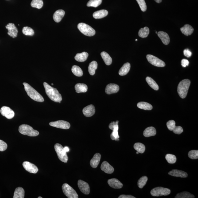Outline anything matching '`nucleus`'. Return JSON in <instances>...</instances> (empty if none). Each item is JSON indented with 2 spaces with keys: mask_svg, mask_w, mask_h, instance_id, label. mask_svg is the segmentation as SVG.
<instances>
[{
  "mask_svg": "<svg viewBox=\"0 0 198 198\" xmlns=\"http://www.w3.org/2000/svg\"><path fill=\"white\" fill-rule=\"evenodd\" d=\"M157 35L165 45H167L169 44L170 41V37L167 33L160 31L157 33Z\"/></svg>",
  "mask_w": 198,
  "mask_h": 198,
  "instance_id": "nucleus-20",
  "label": "nucleus"
},
{
  "mask_svg": "<svg viewBox=\"0 0 198 198\" xmlns=\"http://www.w3.org/2000/svg\"><path fill=\"white\" fill-rule=\"evenodd\" d=\"M101 159V155L99 153H96L91 160H90V164L92 167L96 168L100 163Z\"/></svg>",
  "mask_w": 198,
  "mask_h": 198,
  "instance_id": "nucleus-21",
  "label": "nucleus"
},
{
  "mask_svg": "<svg viewBox=\"0 0 198 198\" xmlns=\"http://www.w3.org/2000/svg\"><path fill=\"white\" fill-rule=\"evenodd\" d=\"M139 153L137 151V154H139Z\"/></svg>",
  "mask_w": 198,
  "mask_h": 198,
  "instance_id": "nucleus-54",
  "label": "nucleus"
},
{
  "mask_svg": "<svg viewBox=\"0 0 198 198\" xmlns=\"http://www.w3.org/2000/svg\"><path fill=\"white\" fill-rule=\"evenodd\" d=\"M173 131L175 134H180L183 132V128L180 126H176L173 129Z\"/></svg>",
  "mask_w": 198,
  "mask_h": 198,
  "instance_id": "nucleus-48",
  "label": "nucleus"
},
{
  "mask_svg": "<svg viewBox=\"0 0 198 198\" xmlns=\"http://www.w3.org/2000/svg\"><path fill=\"white\" fill-rule=\"evenodd\" d=\"M119 121H116V122L114 121L112 122L109 125V127L110 130H113L111 135H110V138L112 140H115L117 141H119V140L120 137L118 134V126Z\"/></svg>",
  "mask_w": 198,
  "mask_h": 198,
  "instance_id": "nucleus-9",
  "label": "nucleus"
},
{
  "mask_svg": "<svg viewBox=\"0 0 198 198\" xmlns=\"http://www.w3.org/2000/svg\"><path fill=\"white\" fill-rule=\"evenodd\" d=\"M169 174L175 177L183 178L187 177L188 176L187 173L186 172L177 170H172L169 172Z\"/></svg>",
  "mask_w": 198,
  "mask_h": 198,
  "instance_id": "nucleus-22",
  "label": "nucleus"
},
{
  "mask_svg": "<svg viewBox=\"0 0 198 198\" xmlns=\"http://www.w3.org/2000/svg\"><path fill=\"white\" fill-rule=\"evenodd\" d=\"M188 156L190 159H197L198 158V150H192L189 152Z\"/></svg>",
  "mask_w": 198,
  "mask_h": 198,
  "instance_id": "nucleus-45",
  "label": "nucleus"
},
{
  "mask_svg": "<svg viewBox=\"0 0 198 198\" xmlns=\"http://www.w3.org/2000/svg\"><path fill=\"white\" fill-rule=\"evenodd\" d=\"M1 114L8 119H12L14 116V112L11 108L8 107H3L0 110Z\"/></svg>",
  "mask_w": 198,
  "mask_h": 198,
  "instance_id": "nucleus-12",
  "label": "nucleus"
},
{
  "mask_svg": "<svg viewBox=\"0 0 198 198\" xmlns=\"http://www.w3.org/2000/svg\"><path fill=\"white\" fill-rule=\"evenodd\" d=\"M49 125L52 127L66 130L69 129L71 127V125L69 123L64 120H58L57 121L51 122L50 123Z\"/></svg>",
  "mask_w": 198,
  "mask_h": 198,
  "instance_id": "nucleus-11",
  "label": "nucleus"
},
{
  "mask_svg": "<svg viewBox=\"0 0 198 198\" xmlns=\"http://www.w3.org/2000/svg\"><path fill=\"white\" fill-rule=\"evenodd\" d=\"M143 135L146 137H149L155 136L156 131L155 128L150 127L147 128L143 131Z\"/></svg>",
  "mask_w": 198,
  "mask_h": 198,
  "instance_id": "nucleus-26",
  "label": "nucleus"
},
{
  "mask_svg": "<svg viewBox=\"0 0 198 198\" xmlns=\"http://www.w3.org/2000/svg\"><path fill=\"white\" fill-rule=\"evenodd\" d=\"M54 149L56 152L57 156L59 159L61 161L65 163H67L68 161V157L64 149V147L59 143H56L54 145Z\"/></svg>",
  "mask_w": 198,
  "mask_h": 198,
  "instance_id": "nucleus-5",
  "label": "nucleus"
},
{
  "mask_svg": "<svg viewBox=\"0 0 198 198\" xmlns=\"http://www.w3.org/2000/svg\"><path fill=\"white\" fill-rule=\"evenodd\" d=\"M166 159L169 163L174 164L176 162V158L174 155L168 154H166Z\"/></svg>",
  "mask_w": 198,
  "mask_h": 198,
  "instance_id": "nucleus-43",
  "label": "nucleus"
},
{
  "mask_svg": "<svg viewBox=\"0 0 198 198\" xmlns=\"http://www.w3.org/2000/svg\"><path fill=\"white\" fill-rule=\"evenodd\" d=\"M98 64L97 62L93 61L89 64L88 67V72L90 75H94L95 74V70L97 69Z\"/></svg>",
  "mask_w": 198,
  "mask_h": 198,
  "instance_id": "nucleus-33",
  "label": "nucleus"
},
{
  "mask_svg": "<svg viewBox=\"0 0 198 198\" xmlns=\"http://www.w3.org/2000/svg\"><path fill=\"white\" fill-rule=\"evenodd\" d=\"M18 131L21 134L30 137H36L39 134L38 131L34 130L32 127L27 124L20 126Z\"/></svg>",
  "mask_w": 198,
  "mask_h": 198,
  "instance_id": "nucleus-4",
  "label": "nucleus"
},
{
  "mask_svg": "<svg viewBox=\"0 0 198 198\" xmlns=\"http://www.w3.org/2000/svg\"><path fill=\"white\" fill-rule=\"evenodd\" d=\"M101 55L102 58L107 65H110L112 64V60L111 57L108 53L105 51H103L101 53Z\"/></svg>",
  "mask_w": 198,
  "mask_h": 198,
  "instance_id": "nucleus-31",
  "label": "nucleus"
},
{
  "mask_svg": "<svg viewBox=\"0 0 198 198\" xmlns=\"http://www.w3.org/2000/svg\"><path fill=\"white\" fill-rule=\"evenodd\" d=\"M24 169L30 173H36L38 171V167L35 164L28 161H24L22 164Z\"/></svg>",
  "mask_w": 198,
  "mask_h": 198,
  "instance_id": "nucleus-13",
  "label": "nucleus"
},
{
  "mask_svg": "<svg viewBox=\"0 0 198 198\" xmlns=\"http://www.w3.org/2000/svg\"><path fill=\"white\" fill-rule=\"evenodd\" d=\"M119 198H136L131 195H121L119 197Z\"/></svg>",
  "mask_w": 198,
  "mask_h": 198,
  "instance_id": "nucleus-51",
  "label": "nucleus"
},
{
  "mask_svg": "<svg viewBox=\"0 0 198 198\" xmlns=\"http://www.w3.org/2000/svg\"><path fill=\"white\" fill-rule=\"evenodd\" d=\"M136 41H137V39H136Z\"/></svg>",
  "mask_w": 198,
  "mask_h": 198,
  "instance_id": "nucleus-56",
  "label": "nucleus"
},
{
  "mask_svg": "<svg viewBox=\"0 0 198 198\" xmlns=\"http://www.w3.org/2000/svg\"><path fill=\"white\" fill-rule=\"evenodd\" d=\"M63 193L68 198H78V195L76 191L67 183H64L62 186Z\"/></svg>",
  "mask_w": 198,
  "mask_h": 198,
  "instance_id": "nucleus-7",
  "label": "nucleus"
},
{
  "mask_svg": "<svg viewBox=\"0 0 198 198\" xmlns=\"http://www.w3.org/2000/svg\"><path fill=\"white\" fill-rule=\"evenodd\" d=\"M101 169L103 171L108 174H111L114 171V169L112 166L106 161L103 162L102 164Z\"/></svg>",
  "mask_w": 198,
  "mask_h": 198,
  "instance_id": "nucleus-19",
  "label": "nucleus"
},
{
  "mask_svg": "<svg viewBox=\"0 0 198 198\" xmlns=\"http://www.w3.org/2000/svg\"><path fill=\"white\" fill-rule=\"evenodd\" d=\"M72 71L73 74L77 77H81L83 75L82 70L80 67L77 65H74L72 68Z\"/></svg>",
  "mask_w": 198,
  "mask_h": 198,
  "instance_id": "nucleus-36",
  "label": "nucleus"
},
{
  "mask_svg": "<svg viewBox=\"0 0 198 198\" xmlns=\"http://www.w3.org/2000/svg\"><path fill=\"white\" fill-rule=\"evenodd\" d=\"M134 147L139 153H143L145 150V146L141 143H136L134 145Z\"/></svg>",
  "mask_w": 198,
  "mask_h": 198,
  "instance_id": "nucleus-37",
  "label": "nucleus"
},
{
  "mask_svg": "<svg viewBox=\"0 0 198 198\" xmlns=\"http://www.w3.org/2000/svg\"><path fill=\"white\" fill-rule=\"evenodd\" d=\"M77 28L84 35L88 37H92L95 34V31L90 26L84 23H80L77 25Z\"/></svg>",
  "mask_w": 198,
  "mask_h": 198,
  "instance_id": "nucleus-6",
  "label": "nucleus"
},
{
  "mask_svg": "<svg viewBox=\"0 0 198 198\" xmlns=\"http://www.w3.org/2000/svg\"><path fill=\"white\" fill-rule=\"evenodd\" d=\"M78 187L80 191L85 194H88L90 192V187L88 183L81 180H78Z\"/></svg>",
  "mask_w": 198,
  "mask_h": 198,
  "instance_id": "nucleus-14",
  "label": "nucleus"
},
{
  "mask_svg": "<svg viewBox=\"0 0 198 198\" xmlns=\"http://www.w3.org/2000/svg\"><path fill=\"white\" fill-rule=\"evenodd\" d=\"M146 81L148 84L152 88L155 90H158L159 89V86L153 79L150 77H146Z\"/></svg>",
  "mask_w": 198,
  "mask_h": 198,
  "instance_id": "nucleus-32",
  "label": "nucleus"
},
{
  "mask_svg": "<svg viewBox=\"0 0 198 198\" xmlns=\"http://www.w3.org/2000/svg\"><path fill=\"white\" fill-rule=\"evenodd\" d=\"M65 12L62 10H57L54 14L53 18L56 22H59L64 17Z\"/></svg>",
  "mask_w": 198,
  "mask_h": 198,
  "instance_id": "nucleus-23",
  "label": "nucleus"
},
{
  "mask_svg": "<svg viewBox=\"0 0 198 198\" xmlns=\"http://www.w3.org/2000/svg\"><path fill=\"white\" fill-rule=\"evenodd\" d=\"M180 31L185 35L188 36L192 35L194 29L189 24H186L180 28Z\"/></svg>",
  "mask_w": 198,
  "mask_h": 198,
  "instance_id": "nucleus-25",
  "label": "nucleus"
},
{
  "mask_svg": "<svg viewBox=\"0 0 198 198\" xmlns=\"http://www.w3.org/2000/svg\"><path fill=\"white\" fill-rule=\"evenodd\" d=\"M52 84V85H53V84Z\"/></svg>",
  "mask_w": 198,
  "mask_h": 198,
  "instance_id": "nucleus-58",
  "label": "nucleus"
},
{
  "mask_svg": "<svg viewBox=\"0 0 198 198\" xmlns=\"http://www.w3.org/2000/svg\"><path fill=\"white\" fill-rule=\"evenodd\" d=\"M23 34L27 36H33L34 34V31L32 28L28 27H24L22 29Z\"/></svg>",
  "mask_w": 198,
  "mask_h": 198,
  "instance_id": "nucleus-42",
  "label": "nucleus"
},
{
  "mask_svg": "<svg viewBox=\"0 0 198 198\" xmlns=\"http://www.w3.org/2000/svg\"><path fill=\"white\" fill-rule=\"evenodd\" d=\"M75 89L77 93H86L87 91L88 87L86 84H77L75 86Z\"/></svg>",
  "mask_w": 198,
  "mask_h": 198,
  "instance_id": "nucleus-28",
  "label": "nucleus"
},
{
  "mask_svg": "<svg viewBox=\"0 0 198 198\" xmlns=\"http://www.w3.org/2000/svg\"><path fill=\"white\" fill-rule=\"evenodd\" d=\"M150 29L147 27H146L142 28L139 30L138 35L142 38H145L147 37L150 34Z\"/></svg>",
  "mask_w": 198,
  "mask_h": 198,
  "instance_id": "nucleus-35",
  "label": "nucleus"
},
{
  "mask_svg": "<svg viewBox=\"0 0 198 198\" xmlns=\"http://www.w3.org/2000/svg\"><path fill=\"white\" fill-rule=\"evenodd\" d=\"M88 56V53L84 52L81 53H78L75 56L74 58L76 61L80 62H83L87 60Z\"/></svg>",
  "mask_w": 198,
  "mask_h": 198,
  "instance_id": "nucleus-29",
  "label": "nucleus"
},
{
  "mask_svg": "<svg viewBox=\"0 0 198 198\" xmlns=\"http://www.w3.org/2000/svg\"><path fill=\"white\" fill-rule=\"evenodd\" d=\"M167 126L169 130L173 131L176 127V122L173 120H171L168 121L167 123Z\"/></svg>",
  "mask_w": 198,
  "mask_h": 198,
  "instance_id": "nucleus-46",
  "label": "nucleus"
},
{
  "mask_svg": "<svg viewBox=\"0 0 198 198\" xmlns=\"http://www.w3.org/2000/svg\"><path fill=\"white\" fill-rule=\"evenodd\" d=\"M190 81L188 79H184L179 83L178 86V94L182 98H186L190 84Z\"/></svg>",
  "mask_w": 198,
  "mask_h": 198,
  "instance_id": "nucleus-3",
  "label": "nucleus"
},
{
  "mask_svg": "<svg viewBox=\"0 0 198 198\" xmlns=\"http://www.w3.org/2000/svg\"><path fill=\"white\" fill-rule=\"evenodd\" d=\"M130 68L131 65L130 63L128 62L125 63L120 68L119 72V74L121 76L126 75L130 71Z\"/></svg>",
  "mask_w": 198,
  "mask_h": 198,
  "instance_id": "nucleus-27",
  "label": "nucleus"
},
{
  "mask_svg": "<svg viewBox=\"0 0 198 198\" xmlns=\"http://www.w3.org/2000/svg\"><path fill=\"white\" fill-rule=\"evenodd\" d=\"M136 1L139 4L141 11L143 12L147 10V6L145 0H136Z\"/></svg>",
  "mask_w": 198,
  "mask_h": 198,
  "instance_id": "nucleus-44",
  "label": "nucleus"
},
{
  "mask_svg": "<svg viewBox=\"0 0 198 198\" xmlns=\"http://www.w3.org/2000/svg\"><path fill=\"white\" fill-rule=\"evenodd\" d=\"M119 90V87L117 84H110L107 85L105 88V92L107 94L116 93Z\"/></svg>",
  "mask_w": 198,
  "mask_h": 198,
  "instance_id": "nucleus-16",
  "label": "nucleus"
},
{
  "mask_svg": "<svg viewBox=\"0 0 198 198\" xmlns=\"http://www.w3.org/2000/svg\"><path fill=\"white\" fill-rule=\"evenodd\" d=\"M31 6L33 8H36L38 9L41 8L44 5L42 0H32L31 4Z\"/></svg>",
  "mask_w": 198,
  "mask_h": 198,
  "instance_id": "nucleus-38",
  "label": "nucleus"
},
{
  "mask_svg": "<svg viewBox=\"0 0 198 198\" xmlns=\"http://www.w3.org/2000/svg\"><path fill=\"white\" fill-rule=\"evenodd\" d=\"M108 14V11L106 10H101L95 12L93 14V17L95 19H101L105 18Z\"/></svg>",
  "mask_w": 198,
  "mask_h": 198,
  "instance_id": "nucleus-24",
  "label": "nucleus"
},
{
  "mask_svg": "<svg viewBox=\"0 0 198 198\" xmlns=\"http://www.w3.org/2000/svg\"><path fill=\"white\" fill-rule=\"evenodd\" d=\"M195 197L188 192H184L178 194L175 197L176 198H193Z\"/></svg>",
  "mask_w": 198,
  "mask_h": 198,
  "instance_id": "nucleus-39",
  "label": "nucleus"
},
{
  "mask_svg": "<svg viewBox=\"0 0 198 198\" xmlns=\"http://www.w3.org/2000/svg\"><path fill=\"white\" fill-rule=\"evenodd\" d=\"M107 183L109 185L114 189H121L123 187V184L118 179L112 178L109 179Z\"/></svg>",
  "mask_w": 198,
  "mask_h": 198,
  "instance_id": "nucleus-18",
  "label": "nucleus"
},
{
  "mask_svg": "<svg viewBox=\"0 0 198 198\" xmlns=\"http://www.w3.org/2000/svg\"><path fill=\"white\" fill-rule=\"evenodd\" d=\"M44 86L46 94L49 98L55 102L61 103L62 97L57 89L51 86L46 82L44 83Z\"/></svg>",
  "mask_w": 198,
  "mask_h": 198,
  "instance_id": "nucleus-1",
  "label": "nucleus"
},
{
  "mask_svg": "<svg viewBox=\"0 0 198 198\" xmlns=\"http://www.w3.org/2000/svg\"><path fill=\"white\" fill-rule=\"evenodd\" d=\"M189 62L188 60L183 59L181 61V65L183 67H186L189 65Z\"/></svg>",
  "mask_w": 198,
  "mask_h": 198,
  "instance_id": "nucleus-50",
  "label": "nucleus"
},
{
  "mask_svg": "<svg viewBox=\"0 0 198 198\" xmlns=\"http://www.w3.org/2000/svg\"><path fill=\"white\" fill-rule=\"evenodd\" d=\"M24 88L28 95L33 100L38 102L42 103L44 101V98L31 86L27 83H23Z\"/></svg>",
  "mask_w": 198,
  "mask_h": 198,
  "instance_id": "nucleus-2",
  "label": "nucleus"
},
{
  "mask_svg": "<svg viewBox=\"0 0 198 198\" xmlns=\"http://www.w3.org/2000/svg\"><path fill=\"white\" fill-rule=\"evenodd\" d=\"M38 198H42V197H38Z\"/></svg>",
  "mask_w": 198,
  "mask_h": 198,
  "instance_id": "nucleus-55",
  "label": "nucleus"
},
{
  "mask_svg": "<svg viewBox=\"0 0 198 198\" xmlns=\"http://www.w3.org/2000/svg\"><path fill=\"white\" fill-rule=\"evenodd\" d=\"M137 107L138 108L145 110H151L153 107L151 104L145 102H140L137 104Z\"/></svg>",
  "mask_w": 198,
  "mask_h": 198,
  "instance_id": "nucleus-34",
  "label": "nucleus"
},
{
  "mask_svg": "<svg viewBox=\"0 0 198 198\" xmlns=\"http://www.w3.org/2000/svg\"><path fill=\"white\" fill-rule=\"evenodd\" d=\"M25 196V191L22 187L16 188L14 192L13 198H24Z\"/></svg>",
  "mask_w": 198,
  "mask_h": 198,
  "instance_id": "nucleus-30",
  "label": "nucleus"
},
{
  "mask_svg": "<svg viewBox=\"0 0 198 198\" xmlns=\"http://www.w3.org/2000/svg\"><path fill=\"white\" fill-rule=\"evenodd\" d=\"M154 1L158 4L162 2V0H154Z\"/></svg>",
  "mask_w": 198,
  "mask_h": 198,
  "instance_id": "nucleus-53",
  "label": "nucleus"
},
{
  "mask_svg": "<svg viewBox=\"0 0 198 198\" xmlns=\"http://www.w3.org/2000/svg\"><path fill=\"white\" fill-rule=\"evenodd\" d=\"M183 54H184L185 56L187 57H190L191 56L192 54V52L188 49L184 50V51H183Z\"/></svg>",
  "mask_w": 198,
  "mask_h": 198,
  "instance_id": "nucleus-49",
  "label": "nucleus"
},
{
  "mask_svg": "<svg viewBox=\"0 0 198 198\" xmlns=\"http://www.w3.org/2000/svg\"><path fill=\"white\" fill-rule=\"evenodd\" d=\"M103 0H90L87 3V6L88 7H93L97 8L100 6Z\"/></svg>",
  "mask_w": 198,
  "mask_h": 198,
  "instance_id": "nucleus-40",
  "label": "nucleus"
},
{
  "mask_svg": "<svg viewBox=\"0 0 198 198\" xmlns=\"http://www.w3.org/2000/svg\"><path fill=\"white\" fill-rule=\"evenodd\" d=\"M8 147V145L5 142L0 140V151H5Z\"/></svg>",
  "mask_w": 198,
  "mask_h": 198,
  "instance_id": "nucleus-47",
  "label": "nucleus"
},
{
  "mask_svg": "<svg viewBox=\"0 0 198 198\" xmlns=\"http://www.w3.org/2000/svg\"><path fill=\"white\" fill-rule=\"evenodd\" d=\"M146 58L150 64L156 67H163L166 66L164 62L154 55L148 54L146 55Z\"/></svg>",
  "mask_w": 198,
  "mask_h": 198,
  "instance_id": "nucleus-10",
  "label": "nucleus"
},
{
  "mask_svg": "<svg viewBox=\"0 0 198 198\" xmlns=\"http://www.w3.org/2000/svg\"><path fill=\"white\" fill-rule=\"evenodd\" d=\"M170 189L161 187L154 188L150 192L152 196L155 197L167 196L170 194Z\"/></svg>",
  "mask_w": 198,
  "mask_h": 198,
  "instance_id": "nucleus-8",
  "label": "nucleus"
},
{
  "mask_svg": "<svg viewBox=\"0 0 198 198\" xmlns=\"http://www.w3.org/2000/svg\"><path fill=\"white\" fill-rule=\"evenodd\" d=\"M64 149L66 151V152H68L70 151V149L68 147H67V146H65V147H64Z\"/></svg>",
  "mask_w": 198,
  "mask_h": 198,
  "instance_id": "nucleus-52",
  "label": "nucleus"
},
{
  "mask_svg": "<svg viewBox=\"0 0 198 198\" xmlns=\"http://www.w3.org/2000/svg\"><path fill=\"white\" fill-rule=\"evenodd\" d=\"M147 180L148 178L146 176H143L140 178L138 182V185L140 189L143 188L145 185Z\"/></svg>",
  "mask_w": 198,
  "mask_h": 198,
  "instance_id": "nucleus-41",
  "label": "nucleus"
},
{
  "mask_svg": "<svg viewBox=\"0 0 198 198\" xmlns=\"http://www.w3.org/2000/svg\"><path fill=\"white\" fill-rule=\"evenodd\" d=\"M6 28L8 30V34L10 36L13 38L17 37L18 30L14 24L10 23L6 26Z\"/></svg>",
  "mask_w": 198,
  "mask_h": 198,
  "instance_id": "nucleus-15",
  "label": "nucleus"
},
{
  "mask_svg": "<svg viewBox=\"0 0 198 198\" xmlns=\"http://www.w3.org/2000/svg\"><path fill=\"white\" fill-rule=\"evenodd\" d=\"M95 110L94 106L90 105L83 109V112L86 117H90L93 116L95 113Z\"/></svg>",
  "mask_w": 198,
  "mask_h": 198,
  "instance_id": "nucleus-17",
  "label": "nucleus"
},
{
  "mask_svg": "<svg viewBox=\"0 0 198 198\" xmlns=\"http://www.w3.org/2000/svg\"><path fill=\"white\" fill-rule=\"evenodd\" d=\"M156 34H157V31H156Z\"/></svg>",
  "mask_w": 198,
  "mask_h": 198,
  "instance_id": "nucleus-57",
  "label": "nucleus"
}]
</instances>
